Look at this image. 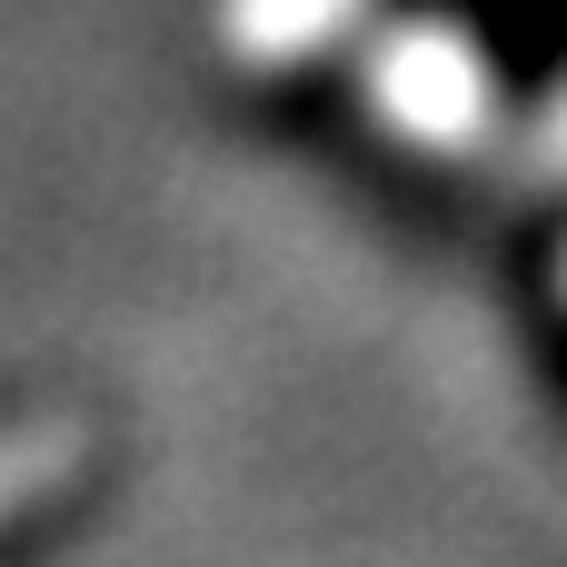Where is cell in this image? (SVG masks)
I'll return each mask as SVG.
<instances>
[{
  "mask_svg": "<svg viewBox=\"0 0 567 567\" xmlns=\"http://www.w3.org/2000/svg\"><path fill=\"white\" fill-rule=\"evenodd\" d=\"M70 468H80V429H20V439H0V528L30 498H50Z\"/></svg>",
  "mask_w": 567,
  "mask_h": 567,
  "instance_id": "obj_1",
  "label": "cell"
}]
</instances>
